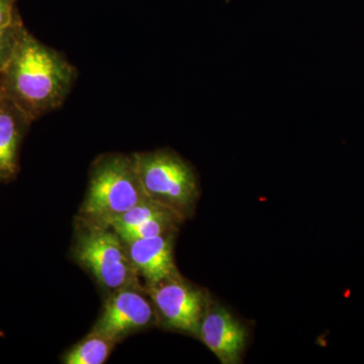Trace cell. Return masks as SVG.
Segmentation results:
<instances>
[{"label": "cell", "mask_w": 364, "mask_h": 364, "mask_svg": "<svg viewBox=\"0 0 364 364\" xmlns=\"http://www.w3.org/2000/svg\"><path fill=\"white\" fill-rule=\"evenodd\" d=\"M77 76V69L63 54L25 28L0 74V86L2 93L35 122L65 102Z\"/></svg>", "instance_id": "obj_1"}, {"label": "cell", "mask_w": 364, "mask_h": 364, "mask_svg": "<svg viewBox=\"0 0 364 364\" xmlns=\"http://www.w3.org/2000/svg\"><path fill=\"white\" fill-rule=\"evenodd\" d=\"M147 198L132 156L104 155L91 168L81 218L85 224L109 227L119 215Z\"/></svg>", "instance_id": "obj_2"}, {"label": "cell", "mask_w": 364, "mask_h": 364, "mask_svg": "<svg viewBox=\"0 0 364 364\" xmlns=\"http://www.w3.org/2000/svg\"><path fill=\"white\" fill-rule=\"evenodd\" d=\"M146 196L184 220L195 213L200 189L191 163L171 149L131 155Z\"/></svg>", "instance_id": "obj_3"}, {"label": "cell", "mask_w": 364, "mask_h": 364, "mask_svg": "<svg viewBox=\"0 0 364 364\" xmlns=\"http://www.w3.org/2000/svg\"><path fill=\"white\" fill-rule=\"evenodd\" d=\"M85 226L74 248L79 264L109 291L138 284V272L121 237L111 227Z\"/></svg>", "instance_id": "obj_4"}, {"label": "cell", "mask_w": 364, "mask_h": 364, "mask_svg": "<svg viewBox=\"0 0 364 364\" xmlns=\"http://www.w3.org/2000/svg\"><path fill=\"white\" fill-rule=\"evenodd\" d=\"M145 291L154 306L158 325L198 338L200 323L212 298L207 289L179 275L146 286Z\"/></svg>", "instance_id": "obj_5"}, {"label": "cell", "mask_w": 364, "mask_h": 364, "mask_svg": "<svg viewBox=\"0 0 364 364\" xmlns=\"http://www.w3.org/2000/svg\"><path fill=\"white\" fill-rule=\"evenodd\" d=\"M153 324H157L154 306L145 289L136 284L112 291L92 330L119 342Z\"/></svg>", "instance_id": "obj_6"}, {"label": "cell", "mask_w": 364, "mask_h": 364, "mask_svg": "<svg viewBox=\"0 0 364 364\" xmlns=\"http://www.w3.org/2000/svg\"><path fill=\"white\" fill-rule=\"evenodd\" d=\"M198 338L222 364H239L243 361L249 333L244 323L227 306L210 298Z\"/></svg>", "instance_id": "obj_7"}, {"label": "cell", "mask_w": 364, "mask_h": 364, "mask_svg": "<svg viewBox=\"0 0 364 364\" xmlns=\"http://www.w3.org/2000/svg\"><path fill=\"white\" fill-rule=\"evenodd\" d=\"M176 233L126 242L127 250L136 272L146 280V286L179 277L173 256Z\"/></svg>", "instance_id": "obj_8"}, {"label": "cell", "mask_w": 364, "mask_h": 364, "mask_svg": "<svg viewBox=\"0 0 364 364\" xmlns=\"http://www.w3.org/2000/svg\"><path fill=\"white\" fill-rule=\"evenodd\" d=\"M33 122L2 93L0 97V183L13 181L20 171V151Z\"/></svg>", "instance_id": "obj_9"}, {"label": "cell", "mask_w": 364, "mask_h": 364, "mask_svg": "<svg viewBox=\"0 0 364 364\" xmlns=\"http://www.w3.org/2000/svg\"><path fill=\"white\" fill-rule=\"evenodd\" d=\"M117 341L91 330L90 334L74 345L63 358L65 364H102L109 358Z\"/></svg>", "instance_id": "obj_10"}, {"label": "cell", "mask_w": 364, "mask_h": 364, "mask_svg": "<svg viewBox=\"0 0 364 364\" xmlns=\"http://www.w3.org/2000/svg\"><path fill=\"white\" fill-rule=\"evenodd\" d=\"M173 215H178L168 208L147 198L132 208L128 212L119 215L109 224V227H111L114 231H117V230L126 229V228L138 226V225L151 221V220L158 219V218Z\"/></svg>", "instance_id": "obj_11"}, {"label": "cell", "mask_w": 364, "mask_h": 364, "mask_svg": "<svg viewBox=\"0 0 364 364\" xmlns=\"http://www.w3.org/2000/svg\"><path fill=\"white\" fill-rule=\"evenodd\" d=\"M25 28L23 21L6 28H0V74L6 69L13 56L21 32Z\"/></svg>", "instance_id": "obj_12"}, {"label": "cell", "mask_w": 364, "mask_h": 364, "mask_svg": "<svg viewBox=\"0 0 364 364\" xmlns=\"http://www.w3.org/2000/svg\"><path fill=\"white\" fill-rule=\"evenodd\" d=\"M21 21L16 9V0H0V28H6Z\"/></svg>", "instance_id": "obj_13"}, {"label": "cell", "mask_w": 364, "mask_h": 364, "mask_svg": "<svg viewBox=\"0 0 364 364\" xmlns=\"http://www.w3.org/2000/svg\"><path fill=\"white\" fill-rule=\"evenodd\" d=\"M2 95V90H1V86H0V97H1Z\"/></svg>", "instance_id": "obj_14"}]
</instances>
